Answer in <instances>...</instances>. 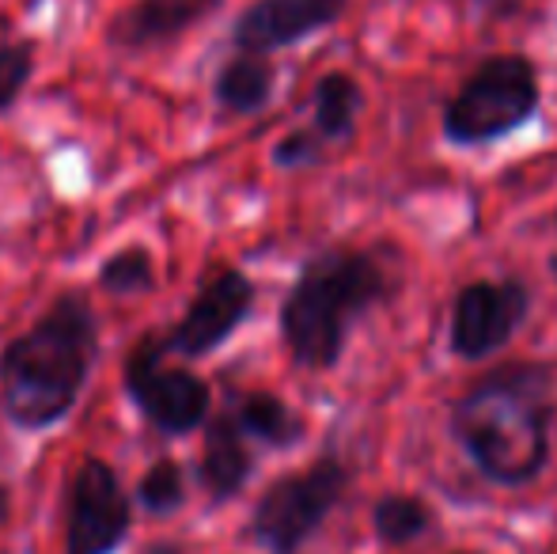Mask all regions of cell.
<instances>
[{
	"instance_id": "1",
	"label": "cell",
	"mask_w": 557,
	"mask_h": 554,
	"mask_svg": "<svg viewBox=\"0 0 557 554\" xmlns=\"http://www.w3.org/2000/svg\"><path fill=\"white\" fill-rule=\"evenodd\" d=\"M99 354L96 311L61 293L30 331L0 349V407L20 429H50L76 407Z\"/></svg>"
},
{
	"instance_id": "2",
	"label": "cell",
	"mask_w": 557,
	"mask_h": 554,
	"mask_svg": "<svg viewBox=\"0 0 557 554\" xmlns=\"http://www.w3.org/2000/svg\"><path fill=\"white\" fill-rule=\"evenodd\" d=\"M550 372L512 365L455 403L451 429L478 471L505 487L531 482L550 459Z\"/></svg>"
},
{
	"instance_id": "3",
	"label": "cell",
	"mask_w": 557,
	"mask_h": 554,
	"mask_svg": "<svg viewBox=\"0 0 557 554\" xmlns=\"http://www.w3.org/2000/svg\"><path fill=\"white\" fill-rule=\"evenodd\" d=\"M387 278L364 251H323L300 270L281 304V334L296 365H337L352 323L383 300Z\"/></svg>"
},
{
	"instance_id": "4",
	"label": "cell",
	"mask_w": 557,
	"mask_h": 554,
	"mask_svg": "<svg viewBox=\"0 0 557 554\" xmlns=\"http://www.w3.org/2000/svg\"><path fill=\"white\" fill-rule=\"evenodd\" d=\"M539 76L523 53L490 58L467 76L444 111V134L455 145H485L497 140L535 114Z\"/></svg>"
},
{
	"instance_id": "5",
	"label": "cell",
	"mask_w": 557,
	"mask_h": 554,
	"mask_svg": "<svg viewBox=\"0 0 557 554\" xmlns=\"http://www.w3.org/2000/svg\"><path fill=\"white\" fill-rule=\"evenodd\" d=\"M342 490L345 467L337 459H315L308 471L285 475L258 497L250 528L273 554H296L334 513Z\"/></svg>"
},
{
	"instance_id": "6",
	"label": "cell",
	"mask_w": 557,
	"mask_h": 554,
	"mask_svg": "<svg viewBox=\"0 0 557 554\" xmlns=\"http://www.w3.org/2000/svg\"><path fill=\"white\" fill-rule=\"evenodd\" d=\"M168 338L145 334L125 357V392L137 403V410L152 421L160 433L183 436L198 429L209 415V384L194 377L190 369H171L163 365Z\"/></svg>"
},
{
	"instance_id": "7",
	"label": "cell",
	"mask_w": 557,
	"mask_h": 554,
	"mask_svg": "<svg viewBox=\"0 0 557 554\" xmlns=\"http://www.w3.org/2000/svg\"><path fill=\"white\" fill-rule=\"evenodd\" d=\"M129 532V497L117 482L114 467L99 456L76 464L69 487V554H111Z\"/></svg>"
},
{
	"instance_id": "8",
	"label": "cell",
	"mask_w": 557,
	"mask_h": 554,
	"mask_svg": "<svg viewBox=\"0 0 557 554\" xmlns=\"http://www.w3.org/2000/svg\"><path fill=\"white\" fill-rule=\"evenodd\" d=\"M528 288L520 281H474L455 296L451 311V349L459 357H490L500 349L528 319Z\"/></svg>"
},
{
	"instance_id": "9",
	"label": "cell",
	"mask_w": 557,
	"mask_h": 554,
	"mask_svg": "<svg viewBox=\"0 0 557 554\" xmlns=\"http://www.w3.org/2000/svg\"><path fill=\"white\" fill-rule=\"evenodd\" d=\"M255 304V285L239 270H221L209 281H201L198 296L190 300L186 316L171 327L168 349L183 357H206L247 319Z\"/></svg>"
},
{
	"instance_id": "10",
	"label": "cell",
	"mask_w": 557,
	"mask_h": 554,
	"mask_svg": "<svg viewBox=\"0 0 557 554\" xmlns=\"http://www.w3.org/2000/svg\"><path fill=\"white\" fill-rule=\"evenodd\" d=\"M349 0H255L239 12L232 42L247 53H273L342 20Z\"/></svg>"
},
{
	"instance_id": "11",
	"label": "cell",
	"mask_w": 557,
	"mask_h": 554,
	"mask_svg": "<svg viewBox=\"0 0 557 554\" xmlns=\"http://www.w3.org/2000/svg\"><path fill=\"white\" fill-rule=\"evenodd\" d=\"M221 0H133L107 23V42L117 50H160L213 15Z\"/></svg>"
},
{
	"instance_id": "12",
	"label": "cell",
	"mask_w": 557,
	"mask_h": 554,
	"mask_svg": "<svg viewBox=\"0 0 557 554\" xmlns=\"http://www.w3.org/2000/svg\"><path fill=\"white\" fill-rule=\"evenodd\" d=\"M250 459L247 441H243V426L235 418H216L206 433V448H201V487L213 502L235 497L250 479Z\"/></svg>"
},
{
	"instance_id": "13",
	"label": "cell",
	"mask_w": 557,
	"mask_h": 554,
	"mask_svg": "<svg viewBox=\"0 0 557 554\" xmlns=\"http://www.w3.org/2000/svg\"><path fill=\"white\" fill-rule=\"evenodd\" d=\"M273 84H277V69L265 53H247L239 50V58L224 61V69L216 73V103L232 114H255L270 103Z\"/></svg>"
},
{
	"instance_id": "14",
	"label": "cell",
	"mask_w": 557,
	"mask_h": 554,
	"mask_svg": "<svg viewBox=\"0 0 557 554\" xmlns=\"http://www.w3.org/2000/svg\"><path fill=\"white\" fill-rule=\"evenodd\" d=\"M311 103H315V134L323 140H342L357 126V114L364 107V91H360V84L349 73H326L315 84Z\"/></svg>"
},
{
	"instance_id": "15",
	"label": "cell",
	"mask_w": 557,
	"mask_h": 554,
	"mask_svg": "<svg viewBox=\"0 0 557 554\" xmlns=\"http://www.w3.org/2000/svg\"><path fill=\"white\" fill-rule=\"evenodd\" d=\"M239 426L247 436H258L270 448H288L304 436V421L288 410L285 399L270 392H255L239 403Z\"/></svg>"
},
{
	"instance_id": "16",
	"label": "cell",
	"mask_w": 557,
	"mask_h": 554,
	"mask_svg": "<svg viewBox=\"0 0 557 554\" xmlns=\"http://www.w3.org/2000/svg\"><path fill=\"white\" fill-rule=\"evenodd\" d=\"M429 509L425 502H418V497L410 494H387L375 502L372 509V525H375V535H380L383 543H410L418 540V535L429 532Z\"/></svg>"
},
{
	"instance_id": "17",
	"label": "cell",
	"mask_w": 557,
	"mask_h": 554,
	"mask_svg": "<svg viewBox=\"0 0 557 554\" xmlns=\"http://www.w3.org/2000/svg\"><path fill=\"white\" fill-rule=\"evenodd\" d=\"M186 497V479L183 467L175 459H156L145 471V479L137 482V502L145 513L152 517H163V513H175Z\"/></svg>"
},
{
	"instance_id": "18",
	"label": "cell",
	"mask_w": 557,
	"mask_h": 554,
	"mask_svg": "<svg viewBox=\"0 0 557 554\" xmlns=\"http://www.w3.org/2000/svg\"><path fill=\"white\" fill-rule=\"evenodd\" d=\"M99 285L107 293H148L156 285V267L152 255L145 247H122L117 255L99 267Z\"/></svg>"
},
{
	"instance_id": "19",
	"label": "cell",
	"mask_w": 557,
	"mask_h": 554,
	"mask_svg": "<svg viewBox=\"0 0 557 554\" xmlns=\"http://www.w3.org/2000/svg\"><path fill=\"white\" fill-rule=\"evenodd\" d=\"M30 76H35V42L0 46V114L12 111Z\"/></svg>"
},
{
	"instance_id": "20",
	"label": "cell",
	"mask_w": 557,
	"mask_h": 554,
	"mask_svg": "<svg viewBox=\"0 0 557 554\" xmlns=\"http://www.w3.org/2000/svg\"><path fill=\"white\" fill-rule=\"evenodd\" d=\"M319 156H323V137H319L315 130H296V134L281 137L277 148H273V160H277L281 168H308Z\"/></svg>"
},
{
	"instance_id": "21",
	"label": "cell",
	"mask_w": 557,
	"mask_h": 554,
	"mask_svg": "<svg viewBox=\"0 0 557 554\" xmlns=\"http://www.w3.org/2000/svg\"><path fill=\"white\" fill-rule=\"evenodd\" d=\"M8 520V487H0V525Z\"/></svg>"
},
{
	"instance_id": "22",
	"label": "cell",
	"mask_w": 557,
	"mask_h": 554,
	"mask_svg": "<svg viewBox=\"0 0 557 554\" xmlns=\"http://www.w3.org/2000/svg\"><path fill=\"white\" fill-rule=\"evenodd\" d=\"M148 554H178V547H168V543H163V547H152Z\"/></svg>"
}]
</instances>
